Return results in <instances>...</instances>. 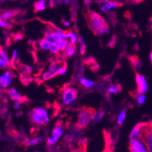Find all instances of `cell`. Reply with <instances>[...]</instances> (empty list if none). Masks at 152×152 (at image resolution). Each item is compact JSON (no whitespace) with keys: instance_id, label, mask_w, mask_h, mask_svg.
Here are the masks:
<instances>
[{"instance_id":"obj_1","label":"cell","mask_w":152,"mask_h":152,"mask_svg":"<svg viewBox=\"0 0 152 152\" xmlns=\"http://www.w3.org/2000/svg\"><path fill=\"white\" fill-rule=\"evenodd\" d=\"M86 20L89 27L95 35L101 36L108 34L110 32L108 23H107L105 19L97 12L91 10L88 11L86 15Z\"/></svg>"},{"instance_id":"obj_2","label":"cell","mask_w":152,"mask_h":152,"mask_svg":"<svg viewBox=\"0 0 152 152\" xmlns=\"http://www.w3.org/2000/svg\"><path fill=\"white\" fill-rule=\"evenodd\" d=\"M30 120L35 125H45L49 122L48 111L42 107H35L30 111Z\"/></svg>"},{"instance_id":"obj_3","label":"cell","mask_w":152,"mask_h":152,"mask_svg":"<svg viewBox=\"0 0 152 152\" xmlns=\"http://www.w3.org/2000/svg\"><path fill=\"white\" fill-rule=\"evenodd\" d=\"M95 110L92 107H83L78 111V120H77V126L80 129H83L89 125L92 121Z\"/></svg>"},{"instance_id":"obj_4","label":"cell","mask_w":152,"mask_h":152,"mask_svg":"<svg viewBox=\"0 0 152 152\" xmlns=\"http://www.w3.org/2000/svg\"><path fill=\"white\" fill-rule=\"evenodd\" d=\"M140 138L145 145L148 152H152V128L148 122L144 123L141 129Z\"/></svg>"},{"instance_id":"obj_5","label":"cell","mask_w":152,"mask_h":152,"mask_svg":"<svg viewBox=\"0 0 152 152\" xmlns=\"http://www.w3.org/2000/svg\"><path fill=\"white\" fill-rule=\"evenodd\" d=\"M65 63L64 62L62 64H61L60 61L52 62V63L51 64L49 70H47L46 72H45L43 74V75H42L43 80H49L50 79L53 78V77L58 75L59 73H60L61 69V67H63V65Z\"/></svg>"},{"instance_id":"obj_6","label":"cell","mask_w":152,"mask_h":152,"mask_svg":"<svg viewBox=\"0 0 152 152\" xmlns=\"http://www.w3.org/2000/svg\"><path fill=\"white\" fill-rule=\"evenodd\" d=\"M77 90L74 88H70V87H67L66 89H64L63 92L61 95L62 102L64 104H69L71 102H74L77 97Z\"/></svg>"},{"instance_id":"obj_7","label":"cell","mask_w":152,"mask_h":152,"mask_svg":"<svg viewBox=\"0 0 152 152\" xmlns=\"http://www.w3.org/2000/svg\"><path fill=\"white\" fill-rule=\"evenodd\" d=\"M135 80L137 83V92L139 94L145 93L148 89L147 81L145 80V77L143 75H141L139 74H136L135 77Z\"/></svg>"},{"instance_id":"obj_8","label":"cell","mask_w":152,"mask_h":152,"mask_svg":"<svg viewBox=\"0 0 152 152\" xmlns=\"http://www.w3.org/2000/svg\"><path fill=\"white\" fill-rule=\"evenodd\" d=\"M130 152H148L146 146L142 139H137L129 144Z\"/></svg>"},{"instance_id":"obj_9","label":"cell","mask_w":152,"mask_h":152,"mask_svg":"<svg viewBox=\"0 0 152 152\" xmlns=\"http://www.w3.org/2000/svg\"><path fill=\"white\" fill-rule=\"evenodd\" d=\"M14 75L11 71L5 72V74L0 76V86L2 88H6L11 84Z\"/></svg>"},{"instance_id":"obj_10","label":"cell","mask_w":152,"mask_h":152,"mask_svg":"<svg viewBox=\"0 0 152 152\" xmlns=\"http://www.w3.org/2000/svg\"><path fill=\"white\" fill-rule=\"evenodd\" d=\"M143 125L144 123H140V124H137L132 129V130L131 131L130 135H129V140H130V142H133V141L140 139L141 129H142Z\"/></svg>"},{"instance_id":"obj_11","label":"cell","mask_w":152,"mask_h":152,"mask_svg":"<svg viewBox=\"0 0 152 152\" xmlns=\"http://www.w3.org/2000/svg\"><path fill=\"white\" fill-rule=\"evenodd\" d=\"M101 3L105 7L107 12L111 10L112 9H116L122 5L121 2H117V1H110V0H101Z\"/></svg>"},{"instance_id":"obj_12","label":"cell","mask_w":152,"mask_h":152,"mask_svg":"<svg viewBox=\"0 0 152 152\" xmlns=\"http://www.w3.org/2000/svg\"><path fill=\"white\" fill-rule=\"evenodd\" d=\"M8 94H9V95L10 96L11 99H12V100L14 101H20L21 102L27 101V99H26V98L23 99V96H22L20 93H18V92H17V90L15 89H14V88L9 89V90L8 91Z\"/></svg>"},{"instance_id":"obj_13","label":"cell","mask_w":152,"mask_h":152,"mask_svg":"<svg viewBox=\"0 0 152 152\" xmlns=\"http://www.w3.org/2000/svg\"><path fill=\"white\" fill-rule=\"evenodd\" d=\"M104 113H105V110H104L103 108H100L99 110H95V112L94 113L93 117H92V124H97L99 121L102 119V117L104 115Z\"/></svg>"},{"instance_id":"obj_14","label":"cell","mask_w":152,"mask_h":152,"mask_svg":"<svg viewBox=\"0 0 152 152\" xmlns=\"http://www.w3.org/2000/svg\"><path fill=\"white\" fill-rule=\"evenodd\" d=\"M63 124H62L61 121H58L55 126L54 127V129H52V135L54 137L58 138V139L59 137H61L63 133V129H62V126Z\"/></svg>"},{"instance_id":"obj_15","label":"cell","mask_w":152,"mask_h":152,"mask_svg":"<svg viewBox=\"0 0 152 152\" xmlns=\"http://www.w3.org/2000/svg\"><path fill=\"white\" fill-rule=\"evenodd\" d=\"M34 12H39L44 11L46 8V0H38L34 3Z\"/></svg>"},{"instance_id":"obj_16","label":"cell","mask_w":152,"mask_h":152,"mask_svg":"<svg viewBox=\"0 0 152 152\" xmlns=\"http://www.w3.org/2000/svg\"><path fill=\"white\" fill-rule=\"evenodd\" d=\"M86 64L89 65V67H90L91 70H92L93 71H97L99 68V66L98 64V63L95 61V60L92 58H90L87 59L86 61H85Z\"/></svg>"},{"instance_id":"obj_17","label":"cell","mask_w":152,"mask_h":152,"mask_svg":"<svg viewBox=\"0 0 152 152\" xmlns=\"http://www.w3.org/2000/svg\"><path fill=\"white\" fill-rule=\"evenodd\" d=\"M52 42L47 40L45 39H42V40L39 42V46L40 49H44V50H50Z\"/></svg>"},{"instance_id":"obj_18","label":"cell","mask_w":152,"mask_h":152,"mask_svg":"<svg viewBox=\"0 0 152 152\" xmlns=\"http://www.w3.org/2000/svg\"><path fill=\"white\" fill-rule=\"evenodd\" d=\"M129 61L131 62V64H132L134 67L135 69H139L141 67V64H142V62L139 60V58L136 56V55H133V56H131Z\"/></svg>"},{"instance_id":"obj_19","label":"cell","mask_w":152,"mask_h":152,"mask_svg":"<svg viewBox=\"0 0 152 152\" xmlns=\"http://www.w3.org/2000/svg\"><path fill=\"white\" fill-rule=\"evenodd\" d=\"M66 36V39H70V42L72 44L75 43L76 41L77 40V37L74 33L71 31V30H67L64 31Z\"/></svg>"},{"instance_id":"obj_20","label":"cell","mask_w":152,"mask_h":152,"mask_svg":"<svg viewBox=\"0 0 152 152\" xmlns=\"http://www.w3.org/2000/svg\"><path fill=\"white\" fill-rule=\"evenodd\" d=\"M15 14H16V12H13V11H5V12H2L0 15H1V17H2V18L3 20L6 21V20L12 18V17H14Z\"/></svg>"},{"instance_id":"obj_21","label":"cell","mask_w":152,"mask_h":152,"mask_svg":"<svg viewBox=\"0 0 152 152\" xmlns=\"http://www.w3.org/2000/svg\"><path fill=\"white\" fill-rule=\"evenodd\" d=\"M80 82L81 85L83 86L85 88H90V87L93 86L95 84V83L94 81L87 80V79L84 78V77H81L80 80Z\"/></svg>"},{"instance_id":"obj_22","label":"cell","mask_w":152,"mask_h":152,"mask_svg":"<svg viewBox=\"0 0 152 152\" xmlns=\"http://www.w3.org/2000/svg\"><path fill=\"white\" fill-rule=\"evenodd\" d=\"M75 49H76V46L74 44L72 43H69L67 47L66 48V49L64 52H65V54L67 55V56H72V55H74V52H75Z\"/></svg>"},{"instance_id":"obj_23","label":"cell","mask_w":152,"mask_h":152,"mask_svg":"<svg viewBox=\"0 0 152 152\" xmlns=\"http://www.w3.org/2000/svg\"><path fill=\"white\" fill-rule=\"evenodd\" d=\"M42 138L40 137H37V138H34V139H29V140L26 141L25 142V145L26 146H34L39 144V142L42 141Z\"/></svg>"},{"instance_id":"obj_24","label":"cell","mask_w":152,"mask_h":152,"mask_svg":"<svg viewBox=\"0 0 152 152\" xmlns=\"http://www.w3.org/2000/svg\"><path fill=\"white\" fill-rule=\"evenodd\" d=\"M126 109H123L121 111L120 114L117 117V124L119 125H122L124 122V120L126 118Z\"/></svg>"},{"instance_id":"obj_25","label":"cell","mask_w":152,"mask_h":152,"mask_svg":"<svg viewBox=\"0 0 152 152\" xmlns=\"http://www.w3.org/2000/svg\"><path fill=\"white\" fill-rule=\"evenodd\" d=\"M58 43V45L59 47H60L61 50L64 52V51L66 49V48L67 47L68 44L70 43V42H68L67 39H61Z\"/></svg>"},{"instance_id":"obj_26","label":"cell","mask_w":152,"mask_h":152,"mask_svg":"<svg viewBox=\"0 0 152 152\" xmlns=\"http://www.w3.org/2000/svg\"><path fill=\"white\" fill-rule=\"evenodd\" d=\"M60 50H61V49L58 45V42H52V45H51V49L49 51H51L52 52H53L54 54H57V55H58Z\"/></svg>"},{"instance_id":"obj_27","label":"cell","mask_w":152,"mask_h":152,"mask_svg":"<svg viewBox=\"0 0 152 152\" xmlns=\"http://www.w3.org/2000/svg\"><path fill=\"white\" fill-rule=\"evenodd\" d=\"M122 87L120 84L117 86H112L109 87L108 92L109 93H118L119 92H121Z\"/></svg>"},{"instance_id":"obj_28","label":"cell","mask_w":152,"mask_h":152,"mask_svg":"<svg viewBox=\"0 0 152 152\" xmlns=\"http://www.w3.org/2000/svg\"><path fill=\"white\" fill-rule=\"evenodd\" d=\"M0 26L2 27H4V28H7V29H12V26L11 24H9V23H7L5 20H4L1 17V15H0Z\"/></svg>"},{"instance_id":"obj_29","label":"cell","mask_w":152,"mask_h":152,"mask_svg":"<svg viewBox=\"0 0 152 152\" xmlns=\"http://www.w3.org/2000/svg\"><path fill=\"white\" fill-rule=\"evenodd\" d=\"M136 99H137V103L139 104V105H142V104H144V102H145L146 97L145 95H143V94H140Z\"/></svg>"},{"instance_id":"obj_30","label":"cell","mask_w":152,"mask_h":152,"mask_svg":"<svg viewBox=\"0 0 152 152\" xmlns=\"http://www.w3.org/2000/svg\"><path fill=\"white\" fill-rule=\"evenodd\" d=\"M80 52L81 55H84L86 52V45L84 42L83 41L82 38H80Z\"/></svg>"},{"instance_id":"obj_31","label":"cell","mask_w":152,"mask_h":152,"mask_svg":"<svg viewBox=\"0 0 152 152\" xmlns=\"http://www.w3.org/2000/svg\"><path fill=\"white\" fill-rule=\"evenodd\" d=\"M58 141V138H55V137H50L49 139H47V144L48 145H54Z\"/></svg>"},{"instance_id":"obj_32","label":"cell","mask_w":152,"mask_h":152,"mask_svg":"<svg viewBox=\"0 0 152 152\" xmlns=\"http://www.w3.org/2000/svg\"><path fill=\"white\" fill-rule=\"evenodd\" d=\"M22 38H23V35L20 34H16V35L13 36L14 40H15V41H18V40H19V39H21Z\"/></svg>"},{"instance_id":"obj_33","label":"cell","mask_w":152,"mask_h":152,"mask_svg":"<svg viewBox=\"0 0 152 152\" xmlns=\"http://www.w3.org/2000/svg\"><path fill=\"white\" fill-rule=\"evenodd\" d=\"M17 57H18V52L16 50H15L13 52V55H12V61H10L11 63L13 64V62L15 61L16 59H17Z\"/></svg>"},{"instance_id":"obj_34","label":"cell","mask_w":152,"mask_h":152,"mask_svg":"<svg viewBox=\"0 0 152 152\" xmlns=\"http://www.w3.org/2000/svg\"><path fill=\"white\" fill-rule=\"evenodd\" d=\"M86 147H83L82 146V147L80 148L76 149V150H74L71 152H86Z\"/></svg>"},{"instance_id":"obj_35","label":"cell","mask_w":152,"mask_h":152,"mask_svg":"<svg viewBox=\"0 0 152 152\" xmlns=\"http://www.w3.org/2000/svg\"><path fill=\"white\" fill-rule=\"evenodd\" d=\"M22 102H20V101H15V104H14V107H15V108L18 109L19 107H20V105L21 104Z\"/></svg>"},{"instance_id":"obj_36","label":"cell","mask_w":152,"mask_h":152,"mask_svg":"<svg viewBox=\"0 0 152 152\" xmlns=\"http://www.w3.org/2000/svg\"><path fill=\"white\" fill-rule=\"evenodd\" d=\"M64 25H65V26H69L70 24V22L66 21V20H64Z\"/></svg>"},{"instance_id":"obj_37","label":"cell","mask_w":152,"mask_h":152,"mask_svg":"<svg viewBox=\"0 0 152 152\" xmlns=\"http://www.w3.org/2000/svg\"><path fill=\"white\" fill-rule=\"evenodd\" d=\"M143 0H133V2H135V3H139V2H142Z\"/></svg>"},{"instance_id":"obj_38","label":"cell","mask_w":152,"mask_h":152,"mask_svg":"<svg viewBox=\"0 0 152 152\" xmlns=\"http://www.w3.org/2000/svg\"><path fill=\"white\" fill-rule=\"evenodd\" d=\"M150 23H151V29H152V17L151 18V19H150Z\"/></svg>"},{"instance_id":"obj_39","label":"cell","mask_w":152,"mask_h":152,"mask_svg":"<svg viewBox=\"0 0 152 152\" xmlns=\"http://www.w3.org/2000/svg\"><path fill=\"white\" fill-rule=\"evenodd\" d=\"M148 124H149V125H150L151 126V128H152V121H150V122H148Z\"/></svg>"},{"instance_id":"obj_40","label":"cell","mask_w":152,"mask_h":152,"mask_svg":"<svg viewBox=\"0 0 152 152\" xmlns=\"http://www.w3.org/2000/svg\"><path fill=\"white\" fill-rule=\"evenodd\" d=\"M11 1H14V0H11Z\"/></svg>"}]
</instances>
